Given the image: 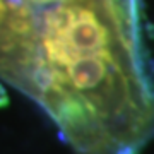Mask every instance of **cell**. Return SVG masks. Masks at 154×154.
Masks as SVG:
<instances>
[{
    "label": "cell",
    "mask_w": 154,
    "mask_h": 154,
    "mask_svg": "<svg viewBox=\"0 0 154 154\" xmlns=\"http://www.w3.org/2000/svg\"><path fill=\"white\" fill-rule=\"evenodd\" d=\"M33 9L24 0H0V75L24 89L36 46Z\"/></svg>",
    "instance_id": "cell-2"
},
{
    "label": "cell",
    "mask_w": 154,
    "mask_h": 154,
    "mask_svg": "<svg viewBox=\"0 0 154 154\" xmlns=\"http://www.w3.org/2000/svg\"><path fill=\"white\" fill-rule=\"evenodd\" d=\"M24 93L77 154H140L154 139V81L137 0H45Z\"/></svg>",
    "instance_id": "cell-1"
}]
</instances>
